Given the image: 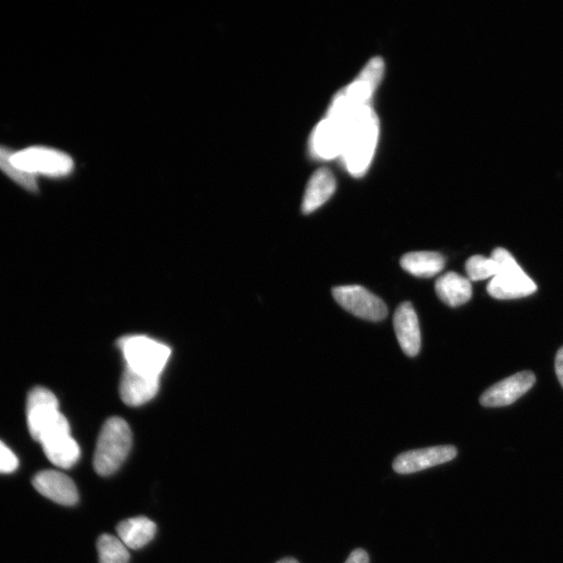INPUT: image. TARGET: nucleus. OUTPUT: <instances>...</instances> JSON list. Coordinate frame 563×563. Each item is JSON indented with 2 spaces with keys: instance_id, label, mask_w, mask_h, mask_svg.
I'll use <instances>...</instances> for the list:
<instances>
[{
  "instance_id": "393cba45",
  "label": "nucleus",
  "mask_w": 563,
  "mask_h": 563,
  "mask_svg": "<svg viewBox=\"0 0 563 563\" xmlns=\"http://www.w3.org/2000/svg\"><path fill=\"white\" fill-rule=\"evenodd\" d=\"M555 371L560 385L563 388V347L558 351L555 359Z\"/></svg>"
},
{
  "instance_id": "4468645a",
  "label": "nucleus",
  "mask_w": 563,
  "mask_h": 563,
  "mask_svg": "<svg viewBox=\"0 0 563 563\" xmlns=\"http://www.w3.org/2000/svg\"><path fill=\"white\" fill-rule=\"evenodd\" d=\"M160 378L146 377L126 369L120 382V397L127 405L141 406L158 394Z\"/></svg>"
},
{
  "instance_id": "aec40b11",
  "label": "nucleus",
  "mask_w": 563,
  "mask_h": 563,
  "mask_svg": "<svg viewBox=\"0 0 563 563\" xmlns=\"http://www.w3.org/2000/svg\"><path fill=\"white\" fill-rule=\"evenodd\" d=\"M100 563H129L128 548L121 543L118 537L103 534L97 541Z\"/></svg>"
},
{
  "instance_id": "20e7f679",
  "label": "nucleus",
  "mask_w": 563,
  "mask_h": 563,
  "mask_svg": "<svg viewBox=\"0 0 563 563\" xmlns=\"http://www.w3.org/2000/svg\"><path fill=\"white\" fill-rule=\"evenodd\" d=\"M492 258L497 262L499 272L487 285L489 296L497 300H516L529 297L536 292L537 286L534 281L507 250L496 249Z\"/></svg>"
},
{
  "instance_id": "f257e3e1",
  "label": "nucleus",
  "mask_w": 563,
  "mask_h": 563,
  "mask_svg": "<svg viewBox=\"0 0 563 563\" xmlns=\"http://www.w3.org/2000/svg\"><path fill=\"white\" fill-rule=\"evenodd\" d=\"M345 126L344 150L341 158L349 173L359 177L369 168L379 138V120L370 105L342 103L328 113Z\"/></svg>"
},
{
  "instance_id": "39448f33",
  "label": "nucleus",
  "mask_w": 563,
  "mask_h": 563,
  "mask_svg": "<svg viewBox=\"0 0 563 563\" xmlns=\"http://www.w3.org/2000/svg\"><path fill=\"white\" fill-rule=\"evenodd\" d=\"M12 161L24 173L36 178H63L70 175L75 168V163L69 155L46 146H32L14 152Z\"/></svg>"
},
{
  "instance_id": "6e6552de",
  "label": "nucleus",
  "mask_w": 563,
  "mask_h": 563,
  "mask_svg": "<svg viewBox=\"0 0 563 563\" xmlns=\"http://www.w3.org/2000/svg\"><path fill=\"white\" fill-rule=\"evenodd\" d=\"M535 381L534 374L529 371L510 376L488 388L480 398V403L491 408L511 405L526 395Z\"/></svg>"
},
{
  "instance_id": "9b49d317",
  "label": "nucleus",
  "mask_w": 563,
  "mask_h": 563,
  "mask_svg": "<svg viewBox=\"0 0 563 563\" xmlns=\"http://www.w3.org/2000/svg\"><path fill=\"white\" fill-rule=\"evenodd\" d=\"M36 491L47 499L64 506L78 503V488L68 476L57 471H43L33 479Z\"/></svg>"
},
{
  "instance_id": "a211bd4d",
  "label": "nucleus",
  "mask_w": 563,
  "mask_h": 563,
  "mask_svg": "<svg viewBox=\"0 0 563 563\" xmlns=\"http://www.w3.org/2000/svg\"><path fill=\"white\" fill-rule=\"evenodd\" d=\"M116 530L122 544L127 548L138 550L153 540L157 526L148 518L137 517L122 521Z\"/></svg>"
},
{
  "instance_id": "f3484780",
  "label": "nucleus",
  "mask_w": 563,
  "mask_h": 563,
  "mask_svg": "<svg viewBox=\"0 0 563 563\" xmlns=\"http://www.w3.org/2000/svg\"><path fill=\"white\" fill-rule=\"evenodd\" d=\"M437 297L452 308L467 304L473 296V287L469 278L456 273H448L436 281Z\"/></svg>"
},
{
  "instance_id": "a878e982",
  "label": "nucleus",
  "mask_w": 563,
  "mask_h": 563,
  "mask_svg": "<svg viewBox=\"0 0 563 563\" xmlns=\"http://www.w3.org/2000/svg\"><path fill=\"white\" fill-rule=\"evenodd\" d=\"M277 563H299V561L295 558H284Z\"/></svg>"
},
{
  "instance_id": "2eb2a0df",
  "label": "nucleus",
  "mask_w": 563,
  "mask_h": 563,
  "mask_svg": "<svg viewBox=\"0 0 563 563\" xmlns=\"http://www.w3.org/2000/svg\"><path fill=\"white\" fill-rule=\"evenodd\" d=\"M41 446L48 460L61 469L72 468L81 456V449L70 431L44 440Z\"/></svg>"
},
{
  "instance_id": "5701e85b",
  "label": "nucleus",
  "mask_w": 563,
  "mask_h": 563,
  "mask_svg": "<svg viewBox=\"0 0 563 563\" xmlns=\"http://www.w3.org/2000/svg\"><path fill=\"white\" fill-rule=\"evenodd\" d=\"M18 465L17 456L0 440V474H11L18 469Z\"/></svg>"
},
{
  "instance_id": "f8f14e48",
  "label": "nucleus",
  "mask_w": 563,
  "mask_h": 563,
  "mask_svg": "<svg viewBox=\"0 0 563 563\" xmlns=\"http://www.w3.org/2000/svg\"><path fill=\"white\" fill-rule=\"evenodd\" d=\"M394 327L403 352L409 357L420 353L422 338L418 315L411 303H402L394 315Z\"/></svg>"
},
{
  "instance_id": "b1692460",
  "label": "nucleus",
  "mask_w": 563,
  "mask_h": 563,
  "mask_svg": "<svg viewBox=\"0 0 563 563\" xmlns=\"http://www.w3.org/2000/svg\"><path fill=\"white\" fill-rule=\"evenodd\" d=\"M346 563H370V557L364 550L357 549L351 553Z\"/></svg>"
},
{
  "instance_id": "0eeeda50",
  "label": "nucleus",
  "mask_w": 563,
  "mask_h": 563,
  "mask_svg": "<svg viewBox=\"0 0 563 563\" xmlns=\"http://www.w3.org/2000/svg\"><path fill=\"white\" fill-rule=\"evenodd\" d=\"M61 415L63 413L60 412L58 399L51 390L36 387L31 391L27 404V420L29 431L36 442Z\"/></svg>"
},
{
  "instance_id": "6ab92c4d",
  "label": "nucleus",
  "mask_w": 563,
  "mask_h": 563,
  "mask_svg": "<svg viewBox=\"0 0 563 563\" xmlns=\"http://www.w3.org/2000/svg\"><path fill=\"white\" fill-rule=\"evenodd\" d=\"M445 265V257L435 252L408 253L401 259L404 271L418 278H432L442 272Z\"/></svg>"
},
{
  "instance_id": "9d476101",
  "label": "nucleus",
  "mask_w": 563,
  "mask_h": 563,
  "mask_svg": "<svg viewBox=\"0 0 563 563\" xmlns=\"http://www.w3.org/2000/svg\"><path fill=\"white\" fill-rule=\"evenodd\" d=\"M345 127L337 119L327 116L315 128L311 139V150L324 160L341 157L344 150Z\"/></svg>"
},
{
  "instance_id": "1a4fd4ad",
  "label": "nucleus",
  "mask_w": 563,
  "mask_h": 563,
  "mask_svg": "<svg viewBox=\"0 0 563 563\" xmlns=\"http://www.w3.org/2000/svg\"><path fill=\"white\" fill-rule=\"evenodd\" d=\"M457 456L453 446H439L405 452L399 455L393 464L395 472L400 475L418 473L436 465L452 461Z\"/></svg>"
},
{
  "instance_id": "4be33fe9",
  "label": "nucleus",
  "mask_w": 563,
  "mask_h": 563,
  "mask_svg": "<svg viewBox=\"0 0 563 563\" xmlns=\"http://www.w3.org/2000/svg\"><path fill=\"white\" fill-rule=\"evenodd\" d=\"M470 281H482L498 275L499 266L491 257L473 256L465 264Z\"/></svg>"
},
{
  "instance_id": "f03ea898",
  "label": "nucleus",
  "mask_w": 563,
  "mask_h": 563,
  "mask_svg": "<svg viewBox=\"0 0 563 563\" xmlns=\"http://www.w3.org/2000/svg\"><path fill=\"white\" fill-rule=\"evenodd\" d=\"M133 443L130 426L121 418H111L103 426L93 457L97 474L106 477L114 474L127 459Z\"/></svg>"
},
{
  "instance_id": "7ed1b4c3",
  "label": "nucleus",
  "mask_w": 563,
  "mask_h": 563,
  "mask_svg": "<svg viewBox=\"0 0 563 563\" xmlns=\"http://www.w3.org/2000/svg\"><path fill=\"white\" fill-rule=\"evenodd\" d=\"M126 369L146 377L160 378L170 358L171 350L153 338L132 335L118 341Z\"/></svg>"
},
{
  "instance_id": "dca6fc26",
  "label": "nucleus",
  "mask_w": 563,
  "mask_h": 563,
  "mask_svg": "<svg viewBox=\"0 0 563 563\" xmlns=\"http://www.w3.org/2000/svg\"><path fill=\"white\" fill-rule=\"evenodd\" d=\"M336 189V180L327 168H321L315 171L308 182L302 211L304 214H310L322 207L332 197Z\"/></svg>"
},
{
  "instance_id": "423d86ee",
  "label": "nucleus",
  "mask_w": 563,
  "mask_h": 563,
  "mask_svg": "<svg viewBox=\"0 0 563 563\" xmlns=\"http://www.w3.org/2000/svg\"><path fill=\"white\" fill-rule=\"evenodd\" d=\"M335 301L353 315L370 322L383 321L388 310L385 303L362 286H339L332 290Z\"/></svg>"
},
{
  "instance_id": "412c9836",
  "label": "nucleus",
  "mask_w": 563,
  "mask_h": 563,
  "mask_svg": "<svg viewBox=\"0 0 563 563\" xmlns=\"http://www.w3.org/2000/svg\"><path fill=\"white\" fill-rule=\"evenodd\" d=\"M14 151L0 145V170L22 188L36 192L38 190L37 178L20 170L12 161Z\"/></svg>"
},
{
  "instance_id": "ddd939ff",
  "label": "nucleus",
  "mask_w": 563,
  "mask_h": 563,
  "mask_svg": "<svg viewBox=\"0 0 563 563\" xmlns=\"http://www.w3.org/2000/svg\"><path fill=\"white\" fill-rule=\"evenodd\" d=\"M383 73V60L381 58H374L364 66L357 79L341 93L353 105H369L374 92L381 82Z\"/></svg>"
}]
</instances>
